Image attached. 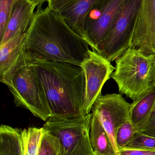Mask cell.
Instances as JSON below:
<instances>
[{
	"mask_svg": "<svg viewBox=\"0 0 155 155\" xmlns=\"http://www.w3.org/2000/svg\"><path fill=\"white\" fill-rule=\"evenodd\" d=\"M25 34L24 50L31 61L61 62L81 66L89 56L87 42L48 6H38Z\"/></svg>",
	"mask_w": 155,
	"mask_h": 155,
	"instance_id": "1",
	"label": "cell"
},
{
	"mask_svg": "<svg viewBox=\"0 0 155 155\" xmlns=\"http://www.w3.org/2000/svg\"><path fill=\"white\" fill-rule=\"evenodd\" d=\"M31 64L44 92L51 117L75 118L86 115L85 78L81 66L42 61H32Z\"/></svg>",
	"mask_w": 155,
	"mask_h": 155,
	"instance_id": "2",
	"label": "cell"
},
{
	"mask_svg": "<svg viewBox=\"0 0 155 155\" xmlns=\"http://www.w3.org/2000/svg\"><path fill=\"white\" fill-rule=\"evenodd\" d=\"M155 58L154 54L132 47L116 60L111 78L116 83L120 94L134 101L152 87L151 73Z\"/></svg>",
	"mask_w": 155,
	"mask_h": 155,
	"instance_id": "3",
	"label": "cell"
},
{
	"mask_svg": "<svg viewBox=\"0 0 155 155\" xmlns=\"http://www.w3.org/2000/svg\"><path fill=\"white\" fill-rule=\"evenodd\" d=\"M92 113L83 117H51L43 127L59 140L61 155H95L89 132Z\"/></svg>",
	"mask_w": 155,
	"mask_h": 155,
	"instance_id": "4",
	"label": "cell"
},
{
	"mask_svg": "<svg viewBox=\"0 0 155 155\" xmlns=\"http://www.w3.org/2000/svg\"><path fill=\"white\" fill-rule=\"evenodd\" d=\"M142 0H124L107 36L97 53L110 62L133 47L136 23Z\"/></svg>",
	"mask_w": 155,
	"mask_h": 155,
	"instance_id": "5",
	"label": "cell"
},
{
	"mask_svg": "<svg viewBox=\"0 0 155 155\" xmlns=\"http://www.w3.org/2000/svg\"><path fill=\"white\" fill-rule=\"evenodd\" d=\"M17 107L27 109L35 117L46 122L52 116L44 92L31 64L19 70L9 87Z\"/></svg>",
	"mask_w": 155,
	"mask_h": 155,
	"instance_id": "6",
	"label": "cell"
},
{
	"mask_svg": "<svg viewBox=\"0 0 155 155\" xmlns=\"http://www.w3.org/2000/svg\"><path fill=\"white\" fill-rule=\"evenodd\" d=\"M131 104L121 94L101 95L96 99L92 107L103 127L106 131L113 147L115 155H121L116 142L119 127L130 119Z\"/></svg>",
	"mask_w": 155,
	"mask_h": 155,
	"instance_id": "7",
	"label": "cell"
},
{
	"mask_svg": "<svg viewBox=\"0 0 155 155\" xmlns=\"http://www.w3.org/2000/svg\"><path fill=\"white\" fill-rule=\"evenodd\" d=\"M124 0H99L85 21V40L94 51L108 35Z\"/></svg>",
	"mask_w": 155,
	"mask_h": 155,
	"instance_id": "8",
	"label": "cell"
},
{
	"mask_svg": "<svg viewBox=\"0 0 155 155\" xmlns=\"http://www.w3.org/2000/svg\"><path fill=\"white\" fill-rule=\"evenodd\" d=\"M81 67L85 78L84 107L87 115L92 112L96 100L102 95L103 86L111 78L115 67L102 55L91 50Z\"/></svg>",
	"mask_w": 155,
	"mask_h": 155,
	"instance_id": "9",
	"label": "cell"
},
{
	"mask_svg": "<svg viewBox=\"0 0 155 155\" xmlns=\"http://www.w3.org/2000/svg\"><path fill=\"white\" fill-rule=\"evenodd\" d=\"M25 33L18 35L0 45V81L8 88L12 86L16 73L32 61L28 59L24 50Z\"/></svg>",
	"mask_w": 155,
	"mask_h": 155,
	"instance_id": "10",
	"label": "cell"
},
{
	"mask_svg": "<svg viewBox=\"0 0 155 155\" xmlns=\"http://www.w3.org/2000/svg\"><path fill=\"white\" fill-rule=\"evenodd\" d=\"M133 44V47L155 55V0H142Z\"/></svg>",
	"mask_w": 155,
	"mask_h": 155,
	"instance_id": "11",
	"label": "cell"
},
{
	"mask_svg": "<svg viewBox=\"0 0 155 155\" xmlns=\"http://www.w3.org/2000/svg\"><path fill=\"white\" fill-rule=\"evenodd\" d=\"M99 0H47L48 6L61 15L71 29L85 40V21Z\"/></svg>",
	"mask_w": 155,
	"mask_h": 155,
	"instance_id": "12",
	"label": "cell"
},
{
	"mask_svg": "<svg viewBox=\"0 0 155 155\" xmlns=\"http://www.w3.org/2000/svg\"><path fill=\"white\" fill-rule=\"evenodd\" d=\"M37 4L29 0H15L10 14L6 30L0 45L7 42L18 35L28 31L35 15Z\"/></svg>",
	"mask_w": 155,
	"mask_h": 155,
	"instance_id": "13",
	"label": "cell"
},
{
	"mask_svg": "<svg viewBox=\"0 0 155 155\" xmlns=\"http://www.w3.org/2000/svg\"><path fill=\"white\" fill-rule=\"evenodd\" d=\"M155 108V86L153 84L130 104L129 116L136 132L145 126Z\"/></svg>",
	"mask_w": 155,
	"mask_h": 155,
	"instance_id": "14",
	"label": "cell"
},
{
	"mask_svg": "<svg viewBox=\"0 0 155 155\" xmlns=\"http://www.w3.org/2000/svg\"><path fill=\"white\" fill-rule=\"evenodd\" d=\"M89 135L92 148L96 155H115L109 136L97 115L93 112H92Z\"/></svg>",
	"mask_w": 155,
	"mask_h": 155,
	"instance_id": "15",
	"label": "cell"
},
{
	"mask_svg": "<svg viewBox=\"0 0 155 155\" xmlns=\"http://www.w3.org/2000/svg\"><path fill=\"white\" fill-rule=\"evenodd\" d=\"M21 130L7 125L0 127V155H23Z\"/></svg>",
	"mask_w": 155,
	"mask_h": 155,
	"instance_id": "16",
	"label": "cell"
},
{
	"mask_svg": "<svg viewBox=\"0 0 155 155\" xmlns=\"http://www.w3.org/2000/svg\"><path fill=\"white\" fill-rule=\"evenodd\" d=\"M43 127H29L21 131L23 155H38L45 132Z\"/></svg>",
	"mask_w": 155,
	"mask_h": 155,
	"instance_id": "17",
	"label": "cell"
},
{
	"mask_svg": "<svg viewBox=\"0 0 155 155\" xmlns=\"http://www.w3.org/2000/svg\"><path fill=\"white\" fill-rule=\"evenodd\" d=\"M136 132L130 118L119 127L116 137V143L119 150L125 148L131 143Z\"/></svg>",
	"mask_w": 155,
	"mask_h": 155,
	"instance_id": "18",
	"label": "cell"
},
{
	"mask_svg": "<svg viewBox=\"0 0 155 155\" xmlns=\"http://www.w3.org/2000/svg\"><path fill=\"white\" fill-rule=\"evenodd\" d=\"M45 130L38 155H61L59 140L48 131Z\"/></svg>",
	"mask_w": 155,
	"mask_h": 155,
	"instance_id": "19",
	"label": "cell"
},
{
	"mask_svg": "<svg viewBox=\"0 0 155 155\" xmlns=\"http://www.w3.org/2000/svg\"><path fill=\"white\" fill-rule=\"evenodd\" d=\"M125 148L155 150V138L148 136L137 131L135 134L132 142Z\"/></svg>",
	"mask_w": 155,
	"mask_h": 155,
	"instance_id": "20",
	"label": "cell"
},
{
	"mask_svg": "<svg viewBox=\"0 0 155 155\" xmlns=\"http://www.w3.org/2000/svg\"><path fill=\"white\" fill-rule=\"evenodd\" d=\"M15 0H0V41L6 30L10 14Z\"/></svg>",
	"mask_w": 155,
	"mask_h": 155,
	"instance_id": "21",
	"label": "cell"
},
{
	"mask_svg": "<svg viewBox=\"0 0 155 155\" xmlns=\"http://www.w3.org/2000/svg\"><path fill=\"white\" fill-rule=\"evenodd\" d=\"M139 132L155 138V108L145 126Z\"/></svg>",
	"mask_w": 155,
	"mask_h": 155,
	"instance_id": "22",
	"label": "cell"
},
{
	"mask_svg": "<svg viewBox=\"0 0 155 155\" xmlns=\"http://www.w3.org/2000/svg\"><path fill=\"white\" fill-rule=\"evenodd\" d=\"M121 155H155V150L122 148L120 150Z\"/></svg>",
	"mask_w": 155,
	"mask_h": 155,
	"instance_id": "23",
	"label": "cell"
},
{
	"mask_svg": "<svg viewBox=\"0 0 155 155\" xmlns=\"http://www.w3.org/2000/svg\"><path fill=\"white\" fill-rule=\"evenodd\" d=\"M151 78H152V84L155 86V58L153 64V67H152Z\"/></svg>",
	"mask_w": 155,
	"mask_h": 155,
	"instance_id": "24",
	"label": "cell"
},
{
	"mask_svg": "<svg viewBox=\"0 0 155 155\" xmlns=\"http://www.w3.org/2000/svg\"><path fill=\"white\" fill-rule=\"evenodd\" d=\"M29 1L33 2L37 4L38 5H41V4L43 2H45L47 0H29Z\"/></svg>",
	"mask_w": 155,
	"mask_h": 155,
	"instance_id": "25",
	"label": "cell"
},
{
	"mask_svg": "<svg viewBox=\"0 0 155 155\" xmlns=\"http://www.w3.org/2000/svg\"></svg>",
	"mask_w": 155,
	"mask_h": 155,
	"instance_id": "26",
	"label": "cell"
}]
</instances>
